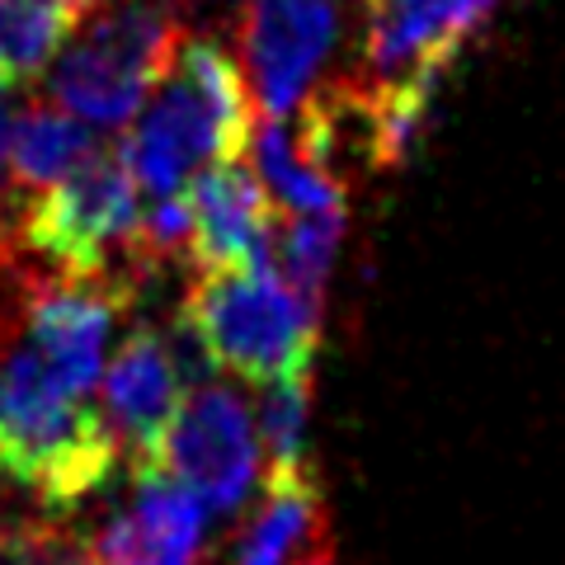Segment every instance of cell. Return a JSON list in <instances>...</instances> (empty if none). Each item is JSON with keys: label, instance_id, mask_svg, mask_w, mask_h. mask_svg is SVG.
Instances as JSON below:
<instances>
[{"label": "cell", "instance_id": "obj_19", "mask_svg": "<svg viewBox=\"0 0 565 565\" xmlns=\"http://www.w3.org/2000/svg\"><path fill=\"white\" fill-rule=\"evenodd\" d=\"M20 207H24V203H14V199H10V189H0V241L14 236V222H20Z\"/></svg>", "mask_w": 565, "mask_h": 565}, {"label": "cell", "instance_id": "obj_21", "mask_svg": "<svg viewBox=\"0 0 565 565\" xmlns=\"http://www.w3.org/2000/svg\"><path fill=\"white\" fill-rule=\"evenodd\" d=\"M189 6H193V0H180V10H189Z\"/></svg>", "mask_w": 565, "mask_h": 565}, {"label": "cell", "instance_id": "obj_5", "mask_svg": "<svg viewBox=\"0 0 565 565\" xmlns=\"http://www.w3.org/2000/svg\"><path fill=\"white\" fill-rule=\"evenodd\" d=\"M359 0H245L236 39L245 90L264 118H292L340 52Z\"/></svg>", "mask_w": 565, "mask_h": 565}, {"label": "cell", "instance_id": "obj_3", "mask_svg": "<svg viewBox=\"0 0 565 565\" xmlns=\"http://www.w3.org/2000/svg\"><path fill=\"white\" fill-rule=\"evenodd\" d=\"M184 311L203 330L217 367L255 386L311 373L316 349H321L326 311L302 302L274 269V259L199 269V278L189 282Z\"/></svg>", "mask_w": 565, "mask_h": 565}, {"label": "cell", "instance_id": "obj_6", "mask_svg": "<svg viewBox=\"0 0 565 565\" xmlns=\"http://www.w3.org/2000/svg\"><path fill=\"white\" fill-rule=\"evenodd\" d=\"M259 429L255 411L236 386L207 382L180 401L161 448V471H170L207 514L232 519L259 486Z\"/></svg>", "mask_w": 565, "mask_h": 565}, {"label": "cell", "instance_id": "obj_12", "mask_svg": "<svg viewBox=\"0 0 565 565\" xmlns=\"http://www.w3.org/2000/svg\"><path fill=\"white\" fill-rule=\"evenodd\" d=\"M151 90L156 85L132 76V71L118 66L114 57H104V52L90 47L85 39L62 47L47 71L52 104H62L66 114H76L81 122H95V128H128Z\"/></svg>", "mask_w": 565, "mask_h": 565}, {"label": "cell", "instance_id": "obj_14", "mask_svg": "<svg viewBox=\"0 0 565 565\" xmlns=\"http://www.w3.org/2000/svg\"><path fill=\"white\" fill-rule=\"evenodd\" d=\"M250 156H255L259 184L269 189V199L282 203L288 217L344 212V180L311 161L288 118H264L250 132Z\"/></svg>", "mask_w": 565, "mask_h": 565}, {"label": "cell", "instance_id": "obj_11", "mask_svg": "<svg viewBox=\"0 0 565 565\" xmlns=\"http://www.w3.org/2000/svg\"><path fill=\"white\" fill-rule=\"evenodd\" d=\"M232 565H334L326 542V500L311 471L264 481V500L241 527Z\"/></svg>", "mask_w": 565, "mask_h": 565}, {"label": "cell", "instance_id": "obj_9", "mask_svg": "<svg viewBox=\"0 0 565 565\" xmlns=\"http://www.w3.org/2000/svg\"><path fill=\"white\" fill-rule=\"evenodd\" d=\"M174 411H180V377L170 367L166 340L161 330L137 326L104 367V419L132 467L161 462Z\"/></svg>", "mask_w": 565, "mask_h": 565}, {"label": "cell", "instance_id": "obj_4", "mask_svg": "<svg viewBox=\"0 0 565 565\" xmlns=\"http://www.w3.org/2000/svg\"><path fill=\"white\" fill-rule=\"evenodd\" d=\"M137 222L141 212L128 156H122V147H95L90 161L71 170L62 184L24 199L14 236L52 274L114 282L122 292Z\"/></svg>", "mask_w": 565, "mask_h": 565}, {"label": "cell", "instance_id": "obj_18", "mask_svg": "<svg viewBox=\"0 0 565 565\" xmlns=\"http://www.w3.org/2000/svg\"><path fill=\"white\" fill-rule=\"evenodd\" d=\"M14 81L0 76V189H6L10 170H6V156H10V128H14Z\"/></svg>", "mask_w": 565, "mask_h": 565}, {"label": "cell", "instance_id": "obj_20", "mask_svg": "<svg viewBox=\"0 0 565 565\" xmlns=\"http://www.w3.org/2000/svg\"><path fill=\"white\" fill-rule=\"evenodd\" d=\"M52 6H57L71 24H76V20H85V14H95L99 6H109V0H52Z\"/></svg>", "mask_w": 565, "mask_h": 565}, {"label": "cell", "instance_id": "obj_2", "mask_svg": "<svg viewBox=\"0 0 565 565\" xmlns=\"http://www.w3.org/2000/svg\"><path fill=\"white\" fill-rule=\"evenodd\" d=\"M255 132V104L241 66L217 39H184L170 76L156 85V99L141 104L122 156L137 189L174 199L207 166L241 161Z\"/></svg>", "mask_w": 565, "mask_h": 565}, {"label": "cell", "instance_id": "obj_15", "mask_svg": "<svg viewBox=\"0 0 565 565\" xmlns=\"http://www.w3.org/2000/svg\"><path fill=\"white\" fill-rule=\"evenodd\" d=\"M340 241H344V212L288 217V222L274 226V269L316 311H326V292H330L334 259H340Z\"/></svg>", "mask_w": 565, "mask_h": 565}, {"label": "cell", "instance_id": "obj_10", "mask_svg": "<svg viewBox=\"0 0 565 565\" xmlns=\"http://www.w3.org/2000/svg\"><path fill=\"white\" fill-rule=\"evenodd\" d=\"M193 207V264L226 269V264L274 259V199L245 161L207 166L189 193Z\"/></svg>", "mask_w": 565, "mask_h": 565}, {"label": "cell", "instance_id": "obj_16", "mask_svg": "<svg viewBox=\"0 0 565 565\" xmlns=\"http://www.w3.org/2000/svg\"><path fill=\"white\" fill-rule=\"evenodd\" d=\"M259 448L269 452V476H297L307 467V429H311V373H292L264 382L255 405Z\"/></svg>", "mask_w": 565, "mask_h": 565}, {"label": "cell", "instance_id": "obj_13", "mask_svg": "<svg viewBox=\"0 0 565 565\" xmlns=\"http://www.w3.org/2000/svg\"><path fill=\"white\" fill-rule=\"evenodd\" d=\"M95 147L99 141L90 137V122H81L52 99H33L10 128V189L20 199H33V193L62 184L71 170L90 161Z\"/></svg>", "mask_w": 565, "mask_h": 565}, {"label": "cell", "instance_id": "obj_1", "mask_svg": "<svg viewBox=\"0 0 565 565\" xmlns=\"http://www.w3.org/2000/svg\"><path fill=\"white\" fill-rule=\"evenodd\" d=\"M118 452L109 419L71 396L29 340L0 353V486L62 514L109 486Z\"/></svg>", "mask_w": 565, "mask_h": 565}, {"label": "cell", "instance_id": "obj_7", "mask_svg": "<svg viewBox=\"0 0 565 565\" xmlns=\"http://www.w3.org/2000/svg\"><path fill=\"white\" fill-rule=\"evenodd\" d=\"M122 311L128 297L114 282L47 274L29 302L24 340L71 396H90V386L104 377V344Z\"/></svg>", "mask_w": 565, "mask_h": 565}, {"label": "cell", "instance_id": "obj_17", "mask_svg": "<svg viewBox=\"0 0 565 565\" xmlns=\"http://www.w3.org/2000/svg\"><path fill=\"white\" fill-rule=\"evenodd\" d=\"M62 33H71V20L52 0H0V76L14 85L43 76Z\"/></svg>", "mask_w": 565, "mask_h": 565}, {"label": "cell", "instance_id": "obj_8", "mask_svg": "<svg viewBox=\"0 0 565 565\" xmlns=\"http://www.w3.org/2000/svg\"><path fill=\"white\" fill-rule=\"evenodd\" d=\"M207 509L161 467H132V504L90 542V565H203Z\"/></svg>", "mask_w": 565, "mask_h": 565}]
</instances>
